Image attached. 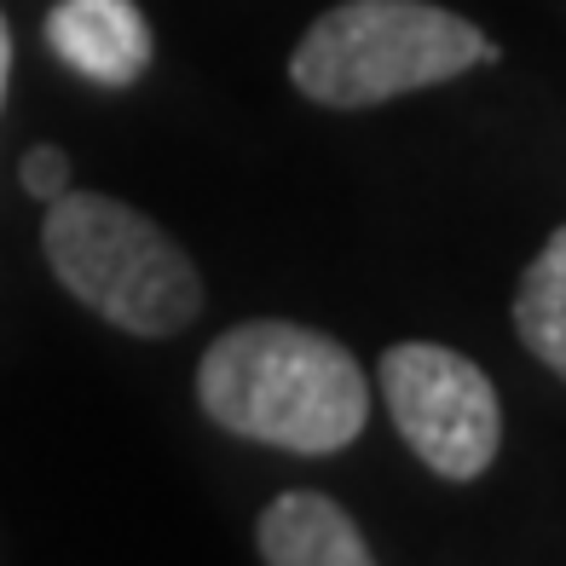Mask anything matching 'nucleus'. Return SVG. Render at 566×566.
<instances>
[{"instance_id": "423d86ee", "label": "nucleus", "mask_w": 566, "mask_h": 566, "mask_svg": "<svg viewBox=\"0 0 566 566\" xmlns=\"http://www.w3.org/2000/svg\"><path fill=\"white\" fill-rule=\"evenodd\" d=\"M266 566H376L358 521L324 492H283L261 509Z\"/></svg>"}, {"instance_id": "6e6552de", "label": "nucleus", "mask_w": 566, "mask_h": 566, "mask_svg": "<svg viewBox=\"0 0 566 566\" xmlns=\"http://www.w3.org/2000/svg\"><path fill=\"white\" fill-rule=\"evenodd\" d=\"M18 174H23V191H30L35 202H53V197L70 191V157H64L59 145H35Z\"/></svg>"}, {"instance_id": "f03ea898", "label": "nucleus", "mask_w": 566, "mask_h": 566, "mask_svg": "<svg viewBox=\"0 0 566 566\" xmlns=\"http://www.w3.org/2000/svg\"><path fill=\"white\" fill-rule=\"evenodd\" d=\"M474 64H497V46L469 18L428 0H342L301 35L290 82L329 111H370L399 93L457 82Z\"/></svg>"}, {"instance_id": "1a4fd4ad", "label": "nucleus", "mask_w": 566, "mask_h": 566, "mask_svg": "<svg viewBox=\"0 0 566 566\" xmlns=\"http://www.w3.org/2000/svg\"><path fill=\"white\" fill-rule=\"evenodd\" d=\"M7 75H12V30L0 18V105H7Z\"/></svg>"}, {"instance_id": "0eeeda50", "label": "nucleus", "mask_w": 566, "mask_h": 566, "mask_svg": "<svg viewBox=\"0 0 566 566\" xmlns=\"http://www.w3.org/2000/svg\"><path fill=\"white\" fill-rule=\"evenodd\" d=\"M514 336L526 342L537 365H549L566 381V226L549 231L537 261L521 272L514 290Z\"/></svg>"}, {"instance_id": "f257e3e1", "label": "nucleus", "mask_w": 566, "mask_h": 566, "mask_svg": "<svg viewBox=\"0 0 566 566\" xmlns=\"http://www.w3.org/2000/svg\"><path fill=\"white\" fill-rule=\"evenodd\" d=\"M197 399L226 433L295 457L353 446L370 417V381L358 358L290 318L226 329L197 365Z\"/></svg>"}, {"instance_id": "7ed1b4c3", "label": "nucleus", "mask_w": 566, "mask_h": 566, "mask_svg": "<svg viewBox=\"0 0 566 566\" xmlns=\"http://www.w3.org/2000/svg\"><path fill=\"white\" fill-rule=\"evenodd\" d=\"M46 266L59 283L127 336L163 342L202 313V277L168 231L98 191H64L41 226Z\"/></svg>"}, {"instance_id": "39448f33", "label": "nucleus", "mask_w": 566, "mask_h": 566, "mask_svg": "<svg viewBox=\"0 0 566 566\" xmlns=\"http://www.w3.org/2000/svg\"><path fill=\"white\" fill-rule=\"evenodd\" d=\"M46 46L98 87H134L150 70V23L134 0H59L46 12Z\"/></svg>"}, {"instance_id": "20e7f679", "label": "nucleus", "mask_w": 566, "mask_h": 566, "mask_svg": "<svg viewBox=\"0 0 566 566\" xmlns=\"http://www.w3.org/2000/svg\"><path fill=\"white\" fill-rule=\"evenodd\" d=\"M388 417L440 480H480L503 446V405L474 358L440 342H399L376 365Z\"/></svg>"}]
</instances>
